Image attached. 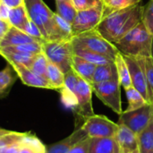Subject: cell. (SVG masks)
Segmentation results:
<instances>
[{"label":"cell","instance_id":"1","mask_svg":"<svg viewBox=\"0 0 153 153\" xmlns=\"http://www.w3.org/2000/svg\"><path fill=\"white\" fill-rule=\"evenodd\" d=\"M144 6L139 4L117 10L103 16L96 30L107 40L115 44L142 22Z\"/></svg>","mask_w":153,"mask_h":153},{"label":"cell","instance_id":"2","mask_svg":"<svg viewBox=\"0 0 153 153\" xmlns=\"http://www.w3.org/2000/svg\"><path fill=\"white\" fill-rule=\"evenodd\" d=\"M153 35L140 22L114 45L124 56L134 57L152 56Z\"/></svg>","mask_w":153,"mask_h":153},{"label":"cell","instance_id":"3","mask_svg":"<svg viewBox=\"0 0 153 153\" xmlns=\"http://www.w3.org/2000/svg\"><path fill=\"white\" fill-rule=\"evenodd\" d=\"M24 5L30 21L38 27L43 40H60L55 22V13L43 0H24Z\"/></svg>","mask_w":153,"mask_h":153},{"label":"cell","instance_id":"4","mask_svg":"<svg viewBox=\"0 0 153 153\" xmlns=\"http://www.w3.org/2000/svg\"><path fill=\"white\" fill-rule=\"evenodd\" d=\"M42 52L48 60L58 66L64 74L72 69L74 48L71 40H43Z\"/></svg>","mask_w":153,"mask_h":153},{"label":"cell","instance_id":"5","mask_svg":"<svg viewBox=\"0 0 153 153\" xmlns=\"http://www.w3.org/2000/svg\"><path fill=\"white\" fill-rule=\"evenodd\" d=\"M71 41L74 47L82 48L94 53L105 56L114 62L118 53V50L115 45L103 38L96 30L74 36Z\"/></svg>","mask_w":153,"mask_h":153},{"label":"cell","instance_id":"6","mask_svg":"<svg viewBox=\"0 0 153 153\" xmlns=\"http://www.w3.org/2000/svg\"><path fill=\"white\" fill-rule=\"evenodd\" d=\"M92 93L91 84L79 76L75 88L77 104L74 109L76 115L75 126H82L88 117L95 115L92 108Z\"/></svg>","mask_w":153,"mask_h":153},{"label":"cell","instance_id":"7","mask_svg":"<svg viewBox=\"0 0 153 153\" xmlns=\"http://www.w3.org/2000/svg\"><path fill=\"white\" fill-rule=\"evenodd\" d=\"M92 91L96 96L117 115L123 113L121 101V84L118 79L92 83Z\"/></svg>","mask_w":153,"mask_h":153},{"label":"cell","instance_id":"8","mask_svg":"<svg viewBox=\"0 0 153 153\" xmlns=\"http://www.w3.org/2000/svg\"><path fill=\"white\" fill-rule=\"evenodd\" d=\"M82 128L90 138H110L116 136L118 124L105 116L95 114L83 122Z\"/></svg>","mask_w":153,"mask_h":153},{"label":"cell","instance_id":"9","mask_svg":"<svg viewBox=\"0 0 153 153\" xmlns=\"http://www.w3.org/2000/svg\"><path fill=\"white\" fill-rule=\"evenodd\" d=\"M153 117V104H147L132 111H123L117 124L126 126L137 135L144 130Z\"/></svg>","mask_w":153,"mask_h":153},{"label":"cell","instance_id":"10","mask_svg":"<svg viewBox=\"0 0 153 153\" xmlns=\"http://www.w3.org/2000/svg\"><path fill=\"white\" fill-rule=\"evenodd\" d=\"M103 18V4L94 8L78 11L72 23L73 35L79 34L96 30Z\"/></svg>","mask_w":153,"mask_h":153},{"label":"cell","instance_id":"11","mask_svg":"<svg viewBox=\"0 0 153 153\" xmlns=\"http://www.w3.org/2000/svg\"><path fill=\"white\" fill-rule=\"evenodd\" d=\"M124 58L129 69L133 87L143 95V97L147 101V103L151 104V98H150L149 88L146 81V76L140 61L138 60L137 57L129 56H124Z\"/></svg>","mask_w":153,"mask_h":153},{"label":"cell","instance_id":"12","mask_svg":"<svg viewBox=\"0 0 153 153\" xmlns=\"http://www.w3.org/2000/svg\"><path fill=\"white\" fill-rule=\"evenodd\" d=\"M10 65H12V67L17 74L18 77L25 85L30 86V87H35V88L52 90L50 83L46 78L36 74L27 66L21 65V64H15V63H10Z\"/></svg>","mask_w":153,"mask_h":153},{"label":"cell","instance_id":"13","mask_svg":"<svg viewBox=\"0 0 153 153\" xmlns=\"http://www.w3.org/2000/svg\"><path fill=\"white\" fill-rule=\"evenodd\" d=\"M78 78L79 75L73 69H71L66 74H65V84L64 87L59 91L61 93V100L63 104L65 107L72 108L73 110L74 109L77 104L75 88L78 82Z\"/></svg>","mask_w":153,"mask_h":153},{"label":"cell","instance_id":"14","mask_svg":"<svg viewBox=\"0 0 153 153\" xmlns=\"http://www.w3.org/2000/svg\"><path fill=\"white\" fill-rule=\"evenodd\" d=\"M89 137L82 128V126H76L75 130L66 138L53 143L47 147L46 153H67L77 143Z\"/></svg>","mask_w":153,"mask_h":153},{"label":"cell","instance_id":"15","mask_svg":"<svg viewBox=\"0 0 153 153\" xmlns=\"http://www.w3.org/2000/svg\"><path fill=\"white\" fill-rule=\"evenodd\" d=\"M117 140L121 153H132L138 152V137L137 134L128 128L126 126L118 125V129L116 134Z\"/></svg>","mask_w":153,"mask_h":153},{"label":"cell","instance_id":"16","mask_svg":"<svg viewBox=\"0 0 153 153\" xmlns=\"http://www.w3.org/2000/svg\"><path fill=\"white\" fill-rule=\"evenodd\" d=\"M33 42H43V40L36 39L27 34L26 32L12 26V28L5 34V36L0 40V48L29 44Z\"/></svg>","mask_w":153,"mask_h":153},{"label":"cell","instance_id":"17","mask_svg":"<svg viewBox=\"0 0 153 153\" xmlns=\"http://www.w3.org/2000/svg\"><path fill=\"white\" fill-rule=\"evenodd\" d=\"M89 153H121L115 137L91 138Z\"/></svg>","mask_w":153,"mask_h":153},{"label":"cell","instance_id":"18","mask_svg":"<svg viewBox=\"0 0 153 153\" xmlns=\"http://www.w3.org/2000/svg\"><path fill=\"white\" fill-rule=\"evenodd\" d=\"M96 65L76 56L74 55L73 61H72V69L82 79L87 81L91 84L92 82V76L94 71L96 69Z\"/></svg>","mask_w":153,"mask_h":153},{"label":"cell","instance_id":"19","mask_svg":"<svg viewBox=\"0 0 153 153\" xmlns=\"http://www.w3.org/2000/svg\"><path fill=\"white\" fill-rule=\"evenodd\" d=\"M8 21L13 27L25 32V29L30 22V18L25 5L23 4L15 8H10L8 13Z\"/></svg>","mask_w":153,"mask_h":153},{"label":"cell","instance_id":"20","mask_svg":"<svg viewBox=\"0 0 153 153\" xmlns=\"http://www.w3.org/2000/svg\"><path fill=\"white\" fill-rule=\"evenodd\" d=\"M115 79H118L117 66L115 65V62L106 64V65H100L96 66V69L92 76L91 84L108 82V81H111Z\"/></svg>","mask_w":153,"mask_h":153},{"label":"cell","instance_id":"21","mask_svg":"<svg viewBox=\"0 0 153 153\" xmlns=\"http://www.w3.org/2000/svg\"><path fill=\"white\" fill-rule=\"evenodd\" d=\"M47 147L34 134L26 133L20 143L19 153H46Z\"/></svg>","mask_w":153,"mask_h":153},{"label":"cell","instance_id":"22","mask_svg":"<svg viewBox=\"0 0 153 153\" xmlns=\"http://www.w3.org/2000/svg\"><path fill=\"white\" fill-rule=\"evenodd\" d=\"M17 78L18 75L10 64L0 71V99L8 95Z\"/></svg>","mask_w":153,"mask_h":153},{"label":"cell","instance_id":"23","mask_svg":"<svg viewBox=\"0 0 153 153\" xmlns=\"http://www.w3.org/2000/svg\"><path fill=\"white\" fill-rule=\"evenodd\" d=\"M115 65L117 66V76H118V81L121 84V86L125 89L127 90L131 88L132 85V81L130 77V73L128 66L126 63V60L124 58V56L121 53H117L116 58H115Z\"/></svg>","mask_w":153,"mask_h":153},{"label":"cell","instance_id":"24","mask_svg":"<svg viewBox=\"0 0 153 153\" xmlns=\"http://www.w3.org/2000/svg\"><path fill=\"white\" fill-rule=\"evenodd\" d=\"M137 137L139 153H153V117L147 127Z\"/></svg>","mask_w":153,"mask_h":153},{"label":"cell","instance_id":"25","mask_svg":"<svg viewBox=\"0 0 153 153\" xmlns=\"http://www.w3.org/2000/svg\"><path fill=\"white\" fill-rule=\"evenodd\" d=\"M47 79L50 83L52 90L60 91L65 84V74L61 69L48 61L47 69Z\"/></svg>","mask_w":153,"mask_h":153},{"label":"cell","instance_id":"26","mask_svg":"<svg viewBox=\"0 0 153 153\" xmlns=\"http://www.w3.org/2000/svg\"><path fill=\"white\" fill-rule=\"evenodd\" d=\"M0 55L10 64V63H15V64H21L28 68L30 66L31 63L33 62L35 56L33 54H27V53H21V52H15V51H5L0 49Z\"/></svg>","mask_w":153,"mask_h":153},{"label":"cell","instance_id":"27","mask_svg":"<svg viewBox=\"0 0 153 153\" xmlns=\"http://www.w3.org/2000/svg\"><path fill=\"white\" fill-rule=\"evenodd\" d=\"M73 45V44H72ZM74 54L96 65H106V64H109V63H113L114 61L108 58L105 56L100 55L98 53H94L92 51H90L88 49L82 48H79V47H74Z\"/></svg>","mask_w":153,"mask_h":153},{"label":"cell","instance_id":"28","mask_svg":"<svg viewBox=\"0 0 153 153\" xmlns=\"http://www.w3.org/2000/svg\"><path fill=\"white\" fill-rule=\"evenodd\" d=\"M56 13L72 24L76 16L77 10L72 4L71 0H56Z\"/></svg>","mask_w":153,"mask_h":153},{"label":"cell","instance_id":"29","mask_svg":"<svg viewBox=\"0 0 153 153\" xmlns=\"http://www.w3.org/2000/svg\"><path fill=\"white\" fill-rule=\"evenodd\" d=\"M103 4V16L124 8L131 7L140 4L142 0H101Z\"/></svg>","mask_w":153,"mask_h":153},{"label":"cell","instance_id":"30","mask_svg":"<svg viewBox=\"0 0 153 153\" xmlns=\"http://www.w3.org/2000/svg\"><path fill=\"white\" fill-rule=\"evenodd\" d=\"M25 135H26V133L7 131V130L1 128L0 129V149L20 143Z\"/></svg>","mask_w":153,"mask_h":153},{"label":"cell","instance_id":"31","mask_svg":"<svg viewBox=\"0 0 153 153\" xmlns=\"http://www.w3.org/2000/svg\"><path fill=\"white\" fill-rule=\"evenodd\" d=\"M126 97H127V100H128V107L126 109V111H132V110L140 108L149 104L144 100L143 95L137 90H135L133 86L131 88L126 90Z\"/></svg>","mask_w":153,"mask_h":153},{"label":"cell","instance_id":"32","mask_svg":"<svg viewBox=\"0 0 153 153\" xmlns=\"http://www.w3.org/2000/svg\"><path fill=\"white\" fill-rule=\"evenodd\" d=\"M140 61L145 76L146 81L149 88L150 92V98H151V104H153V59L152 56L148 57H137Z\"/></svg>","mask_w":153,"mask_h":153},{"label":"cell","instance_id":"33","mask_svg":"<svg viewBox=\"0 0 153 153\" xmlns=\"http://www.w3.org/2000/svg\"><path fill=\"white\" fill-rule=\"evenodd\" d=\"M48 64V60L47 56H45V54L43 52H41L35 56V58L29 68L36 74L47 79Z\"/></svg>","mask_w":153,"mask_h":153},{"label":"cell","instance_id":"34","mask_svg":"<svg viewBox=\"0 0 153 153\" xmlns=\"http://www.w3.org/2000/svg\"><path fill=\"white\" fill-rule=\"evenodd\" d=\"M142 22L151 34L153 35V0H150L144 6Z\"/></svg>","mask_w":153,"mask_h":153},{"label":"cell","instance_id":"35","mask_svg":"<svg viewBox=\"0 0 153 153\" xmlns=\"http://www.w3.org/2000/svg\"><path fill=\"white\" fill-rule=\"evenodd\" d=\"M71 2L77 12L94 8L102 4L101 0H71Z\"/></svg>","mask_w":153,"mask_h":153},{"label":"cell","instance_id":"36","mask_svg":"<svg viewBox=\"0 0 153 153\" xmlns=\"http://www.w3.org/2000/svg\"><path fill=\"white\" fill-rule=\"evenodd\" d=\"M91 138L87 137L77 143L67 153H89Z\"/></svg>","mask_w":153,"mask_h":153},{"label":"cell","instance_id":"37","mask_svg":"<svg viewBox=\"0 0 153 153\" xmlns=\"http://www.w3.org/2000/svg\"><path fill=\"white\" fill-rule=\"evenodd\" d=\"M11 28L12 25L8 20L0 18V40L5 36V34L9 31Z\"/></svg>","mask_w":153,"mask_h":153},{"label":"cell","instance_id":"38","mask_svg":"<svg viewBox=\"0 0 153 153\" xmlns=\"http://www.w3.org/2000/svg\"><path fill=\"white\" fill-rule=\"evenodd\" d=\"M2 2L9 8H15L24 4V0H2Z\"/></svg>","mask_w":153,"mask_h":153},{"label":"cell","instance_id":"39","mask_svg":"<svg viewBox=\"0 0 153 153\" xmlns=\"http://www.w3.org/2000/svg\"><path fill=\"white\" fill-rule=\"evenodd\" d=\"M9 10H10V8L7 5H5L3 2L0 3V17L1 18L8 20Z\"/></svg>","mask_w":153,"mask_h":153},{"label":"cell","instance_id":"40","mask_svg":"<svg viewBox=\"0 0 153 153\" xmlns=\"http://www.w3.org/2000/svg\"><path fill=\"white\" fill-rule=\"evenodd\" d=\"M152 57L153 59V39H152Z\"/></svg>","mask_w":153,"mask_h":153},{"label":"cell","instance_id":"41","mask_svg":"<svg viewBox=\"0 0 153 153\" xmlns=\"http://www.w3.org/2000/svg\"><path fill=\"white\" fill-rule=\"evenodd\" d=\"M132 153H139V152H132Z\"/></svg>","mask_w":153,"mask_h":153},{"label":"cell","instance_id":"42","mask_svg":"<svg viewBox=\"0 0 153 153\" xmlns=\"http://www.w3.org/2000/svg\"><path fill=\"white\" fill-rule=\"evenodd\" d=\"M1 1H2V0H0V3H1Z\"/></svg>","mask_w":153,"mask_h":153},{"label":"cell","instance_id":"43","mask_svg":"<svg viewBox=\"0 0 153 153\" xmlns=\"http://www.w3.org/2000/svg\"><path fill=\"white\" fill-rule=\"evenodd\" d=\"M0 129H1V128H0Z\"/></svg>","mask_w":153,"mask_h":153}]
</instances>
